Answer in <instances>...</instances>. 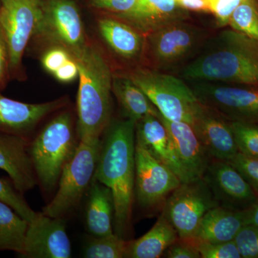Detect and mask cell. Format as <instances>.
Masks as SVG:
<instances>
[{"label": "cell", "instance_id": "1", "mask_svg": "<svg viewBox=\"0 0 258 258\" xmlns=\"http://www.w3.org/2000/svg\"><path fill=\"white\" fill-rule=\"evenodd\" d=\"M93 180L111 189L114 205L113 231L129 240L133 232L136 122L112 120L104 132Z\"/></svg>", "mask_w": 258, "mask_h": 258}, {"label": "cell", "instance_id": "2", "mask_svg": "<svg viewBox=\"0 0 258 258\" xmlns=\"http://www.w3.org/2000/svg\"><path fill=\"white\" fill-rule=\"evenodd\" d=\"M175 76L258 87V40L232 29L214 32L198 55Z\"/></svg>", "mask_w": 258, "mask_h": 258}, {"label": "cell", "instance_id": "3", "mask_svg": "<svg viewBox=\"0 0 258 258\" xmlns=\"http://www.w3.org/2000/svg\"><path fill=\"white\" fill-rule=\"evenodd\" d=\"M79 70L77 96V132L80 140L101 139L111 123L112 74L104 56L88 42L70 54Z\"/></svg>", "mask_w": 258, "mask_h": 258}, {"label": "cell", "instance_id": "4", "mask_svg": "<svg viewBox=\"0 0 258 258\" xmlns=\"http://www.w3.org/2000/svg\"><path fill=\"white\" fill-rule=\"evenodd\" d=\"M69 111L58 113L39 132L29 145L37 183L47 194L57 187L61 174L76 152L80 141Z\"/></svg>", "mask_w": 258, "mask_h": 258}, {"label": "cell", "instance_id": "5", "mask_svg": "<svg viewBox=\"0 0 258 258\" xmlns=\"http://www.w3.org/2000/svg\"><path fill=\"white\" fill-rule=\"evenodd\" d=\"M213 30L189 21L180 20L149 32L145 35L144 57L147 68L175 74L195 58Z\"/></svg>", "mask_w": 258, "mask_h": 258}, {"label": "cell", "instance_id": "6", "mask_svg": "<svg viewBox=\"0 0 258 258\" xmlns=\"http://www.w3.org/2000/svg\"><path fill=\"white\" fill-rule=\"evenodd\" d=\"M124 74L144 91L163 117L191 124L199 101L186 81L147 67L136 68Z\"/></svg>", "mask_w": 258, "mask_h": 258}, {"label": "cell", "instance_id": "7", "mask_svg": "<svg viewBox=\"0 0 258 258\" xmlns=\"http://www.w3.org/2000/svg\"><path fill=\"white\" fill-rule=\"evenodd\" d=\"M101 143V139L80 140L76 152L62 171L53 198L42 210L44 215L63 219L79 207L92 183Z\"/></svg>", "mask_w": 258, "mask_h": 258}, {"label": "cell", "instance_id": "8", "mask_svg": "<svg viewBox=\"0 0 258 258\" xmlns=\"http://www.w3.org/2000/svg\"><path fill=\"white\" fill-rule=\"evenodd\" d=\"M42 16L41 0H0V29L9 52L10 76H23L24 53Z\"/></svg>", "mask_w": 258, "mask_h": 258}, {"label": "cell", "instance_id": "9", "mask_svg": "<svg viewBox=\"0 0 258 258\" xmlns=\"http://www.w3.org/2000/svg\"><path fill=\"white\" fill-rule=\"evenodd\" d=\"M181 183L174 171L136 140L134 200L144 214L161 213L166 200Z\"/></svg>", "mask_w": 258, "mask_h": 258}, {"label": "cell", "instance_id": "10", "mask_svg": "<svg viewBox=\"0 0 258 258\" xmlns=\"http://www.w3.org/2000/svg\"><path fill=\"white\" fill-rule=\"evenodd\" d=\"M200 103L230 121L258 124V87L212 81H186Z\"/></svg>", "mask_w": 258, "mask_h": 258}, {"label": "cell", "instance_id": "11", "mask_svg": "<svg viewBox=\"0 0 258 258\" xmlns=\"http://www.w3.org/2000/svg\"><path fill=\"white\" fill-rule=\"evenodd\" d=\"M219 206L203 179L181 183L166 200L162 211L181 238L193 237L204 215Z\"/></svg>", "mask_w": 258, "mask_h": 258}, {"label": "cell", "instance_id": "12", "mask_svg": "<svg viewBox=\"0 0 258 258\" xmlns=\"http://www.w3.org/2000/svg\"><path fill=\"white\" fill-rule=\"evenodd\" d=\"M41 23L37 35H44L56 46L69 54L82 50L87 45L82 18L72 0L42 2Z\"/></svg>", "mask_w": 258, "mask_h": 258}, {"label": "cell", "instance_id": "13", "mask_svg": "<svg viewBox=\"0 0 258 258\" xmlns=\"http://www.w3.org/2000/svg\"><path fill=\"white\" fill-rule=\"evenodd\" d=\"M203 179L219 206L246 210L258 202V196L250 185L228 161L212 159Z\"/></svg>", "mask_w": 258, "mask_h": 258}, {"label": "cell", "instance_id": "14", "mask_svg": "<svg viewBox=\"0 0 258 258\" xmlns=\"http://www.w3.org/2000/svg\"><path fill=\"white\" fill-rule=\"evenodd\" d=\"M21 255L28 258L71 257V241L63 219L38 213L29 222Z\"/></svg>", "mask_w": 258, "mask_h": 258}, {"label": "cell", "instance_id": "15", "mask_svg": "<svg viewBox=\"0 0 258 258\" xmlns=\"http://www.w3.org/2000/svg\"><path fill=\"white\" fill-rule=\"evenodd\" d=\"M191 125L212 159L229 161L239 152L230 120L200 101Z\"/></svg>", "mask_w": 258, "mask_h": 258}, {"label": "cell", "instance_id": "16", "mask_svg": "<svg viewBox=\"0 0 258 258\" xmlns=\"http://www.w3.org/2000/svg\"><path fill=\"white\" fill-rule=\"evenodd\" d=\"M67 103L64 98L42 103H27L0 94V132L25 137L40 121Z\"/></svg>", "mask_w": 258, "mask_h": 258}, {"label": "cell", "instance_id": "17", "mask_svg": "<svg viewBox=\"0 0 258 258\" xmlns=\"http://www.w3.org/2000/svg\"><path fill=\"white\" fill-rule=\"evenodd\" d=\"M26 138L0 132V169L6 171L19 192L37 184Z\"/></svg>", "mask_w": 258, "mask_h": 258}, {"label": "cell", "instance_id": "18", "mask_svg": "<svg viewBox=\"0 0 258 258\" xmlns=\"http://www.w3.org/2000/svg\"><path fill=\"white\" fill-rule=\"evenodd\" d=\"M160 118L169 132L180 164L189 181L203 179L212 159L191 125L185 122L166 119L161 113Z\"/></svg>", "mask_w": 258, "mask_h": 258}, {"label": "cell", "instance_id": "19", "mask_svg": "<svg viewBox=\"0 0 258 258\" xmlns=\"http://www.w3.org/2000/svg\"><path fill=\"white\" fill-rule=\"evenodd\" d=\"M136 140L156 159L174 171L181 182L190 181L180 164L174 144L160 115H147L136 122Z\"/></svg>", "mask_w": 258, "mask_h": 258}, {"label": "cell", "instance_id": "20", "mask_svg": "<svg viewBox=\"0 0 258 258\" xmlns=\"http://www.w3.org/2000/svg\"><path fill=\"white\" fill-rule=\"evenodd\" d=\"M132 25L144 35L180 20L189 18L176 0H137L126 14L115 17Z\"/></svg>", "mask_w": 258, "mask_h": 258}, {"label": "cell", "instance_id": "21", "mask_svg": "<svg viewBox=\"0 0 258 258\" xmlns=\"http://www.w3.org/2000/svg\"><path fill=\"white\" fill-rule=\"evenodd\" d=\"M102 38L120 58L137 62L144 58L146 37L132 25L112 17H103L98 21Z\"/></svg>", "mask_w": 258, "mask_h": 258}, {"label": "cell", "instance_id": "22", "mask_svg": "<svg viewBox=\"0 0 258 258\" xmlns=\"http://www.w3.org/2000/svg\"><path fill=\"white\" fill-rule=\"evenodd\" d=\"M246 225V210L215 207L207 212L193 237L200 242H225L235 240Z\"/></svg>", "mask_w": 258, "mask_h": 258}, {"label": "cell", "instance_id": "23", "mask_svg": "<svg viewBox=\"0 0 258 258\" xmlns=\"http://www.w3.org/2000/svg\"><path fill=\"white\" fill-rule=\"evenodd\" d=\"M86 210V225L91 237H101L114 233V205L111 189L97 180L88 189Z\"/></svg>", "mask_w": 258, "mask_h": 258}, {"label": "cell", "instance_id": "24", "mask_svg": "<svg viewBox=\"0 0 258 258\" xmlns=\"http://www.w3.org/2000/svg\"><path fill=\"white\" fill-rule=\"evenodd\" d=\"M167 217L161 212L152 229L137 240H130L126 258H158L179 238Z\"/></svg>", "mask_w": 258, "mask_h": 258}, {"label": "cell", "instance_id": "25", "mask_svg": "<svg viewBox=\"0 0 258 258\" xmlns=\"http://www.w3.org/2000/svg\"><path fill=\"white\" fill-rule=\"evenodd\" d=\"M112 93L121 107L125 118L137 122L147 115H160L144 91L124 74L113 75Z\"/></svg>", "mask_w": 258, "mask_h": 258}, {"label": "cell", "instance_id": "26", "mask_svg": "<svg viewBox=\"0 0 258 258\" xmlns=\"http://www.w3.org/2000/svg\"><path fill=\"white\" fill-rule=\"evenodd\" d=\"M28 226L26 220L0 201V250L23 254Z\"/></svg>", "mask_w": 258, "mask_h": 258}, {"label": "cell", "instance_id": "27", "mask_svg": "<svg viewBox=\"0 0 258 258\" xmlns=\"http://www.w3.org/2000/svg\"><path fill=\"white\" fill-rule=\"evenodd\" d=\"M129 241L116 234L91 237L84 249L87 258H123L126 256Z\"/></svg>", "mask_w": 258, "mask_h": 258}, {"label": "cell", "instance_id": "28", "mask_svg": "<svg viewBox=\"0 0 258 258\" xmlns=\"http://www.w3.org/2000/svg\"><path fill=\"white\" fill-rule=\"evenodd\" d=\"M228 25L232 30L258 40V0H242Z\"/></svg>", "mask_w": 258, "mask_h": 258}, {"label": "cell", "instance_id": "29", "mask_svg": "<svg viewBox=\"0 0 258 258\" xmlns=\"http://www.w3.org/2000/svg\"><path fill=\"white\" fill-rule=\"evenodd\" d=\"M230 122L238 152L258 159V124Z\"/></svg>", "mask_w": 258, "mask_h": 258}, {"label": "cell", "instance_id": "30", "mask_svg": "<svg viewBox=\"0 0 258 258\" xmlns=\"http://www.w3.org/2000/svg\"><path fill=\"white\" fill-rule=\"evenodd\" d=\"M20 194L10 183L0 179V201L11 207L28 222H32L38 213L32 210Z\"/></svg>", "mask_w": 258, "mask_h": 258}, {"label": "cell", "instance_id": "31", "mask_svg": "<svg viewBox=\"0 0 258 258\" xmlns=\"http://www.w3.org/2000/svg\"><path fill=\"white\" fill-rule=\"evenodd\" d=\"M196 241L201 258H242L235 240L217 243Z\"/></svg>", "mask_w": 258, "mask_h": 258}, {"label": "cell", "instance_id": "32", "mask_svg": "<svg viewBox=\"0 0 258 258\" xmlns=\"http://www.w3.org/2000/svg\"><path fill=\"white\" fill-rule=\"evenodd\" d=\"M234 240L242 258H258V227L243 226Z\"/></svg>", "mask_w": 258, "mask_h": 258}, {"label": "cell", "instance_id": "33", "mask_svg": "<svg viewBox=\"0 0 258 258\" xmlns=\"http://www.w3.org/2000/svg\"><path fill=\"white\" fill-rule=\"evenodd\" d=\"M227 161L240 173L258 196V159L238 152Z\"/></svg>", "mask_w": 258, "mask_h": 258}, {"label": "cell", "instance_id": "34", "mask_svg": "<svg viewBox=\"0 0 258 258\" xmlns=\"http://www.w3.org/2000/svg\"><path fill=\"white\" fill-rule=\"evenodd\" d=\"M162 257L166 258H201L197 241L193 237H179L166 249Z\"/></svg>", "mask_w": 258, "mask_h": 258}, {"label": "cell", "instance_id": "35", "mask_svg": "<svg viewBox=\"0 0 258 258\" xmlns=\"http://www.w3.org/2000/svg\"><path fill=\"white\" fill-rule=\"evenodd\" d=\"M242 0H210L211 13L215 16L218 28H224L229 25L232 13Z\"/></svg>", "mask_w": 258, "mask_h": 258}, {"label": "cell", "instance_id": "36", "mask_svg": "<svg viewBox=\"0 0 258 258\" xmlns=\"http://www.w3.org/2000/svg\"><path fill=\"white\" fill-rule=\"evenodd\" d=\"M71 58L69 52L60 46H55L47 51L42 57V64L47 72L53 74Z\"/></svg>", "mask_w": 258, "mask_h": 258}, {"label": "cell", "instance_id": "37", "mask_svg": "<svg viewBox=\"0 0 258 258\" xmlns=\"http://www.w3.org/2000/svg\"><path fill=\"white\" fill-rule=\"evenodd\" d=\"M137 0H91V4L98 9L106 10L115 17L128 13Z\"/></svg>", "mask_w": 258, "mask_h": 258}, {"label": "cell", "instance_id": "38", "mask_svg": "<svg viewBox=\"0 0 258 258\" xmlns=\"http://www.w3.org/2000/svg\"><path fill=\"white\" fill-rule=\"evenodd\" d=\"M10 76L9 52L4 35L0 29V90L5 87Z\"/></svg>", "mask_w": 258, "mask_h": 258}, {"label": "cell", "instance_id": "39", "mask_svg": "<svg viewBox=\"0 0 258 258\" xmlns=\"http://www.w3.org/2000/svg\"><path fill=\"white\" fill-rule=\"evenodd\" d=\"M52 75L60 82H72L79 76V67L76 61L71 57Z\"/></svg>", "mask_w": 258, "mask_h": 258}, {"label": "cell", "instance_id": "40", "mask_svg": "<svg viewBox=\"0 0 258 258\" xmlns=\"http://www.w3.org/2000/svg\"><path fill=\"white\" fill-rule=\"evenodd\" d=\"M176 3L187 13H211L210 0H176Z\"/></svg>", "mask_w": 258, "mask_h": 258}, {"label": "cell", "instance_id": "41", "mask_svg": "<svg viewBox=\"0 0 258 258\" xmlns=\"http://www.w3.org/2000/svg\"><path fill=\"white\" fill-rule=\"evenodd\" d=\"M246 225L258 227V202L253 206L246 210Z\"/></svg>", "mask_w": 258, "mask_h": 258}]
</instances>
